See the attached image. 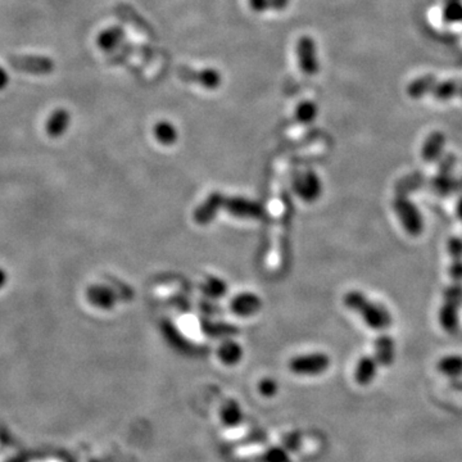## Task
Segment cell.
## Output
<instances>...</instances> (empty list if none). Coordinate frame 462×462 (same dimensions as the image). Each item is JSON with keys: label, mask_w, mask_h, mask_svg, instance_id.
I'll return each mask as SVG.
<instances>
[{"label": "cell", "mask_w": 462, "mask_h": 462, "mask_svg": "<svg viewBox=\"0 0 462 462\" xmlns=\"http://www.w3.org/2000/svg\"><path fill=\"white\" fill-rule=\"evenodd\" d=\"M290 370L298 375L315 377L325 372L330 366V358L325 353H310L297 356L290 361Z\"/></svg>", "instance_id": "obj_5"}, {"label": "cell", "mask_w": 462, "mask_h": 462, "mask_svg": "<svg viewBox=\"0 0 462 462\" xmlns=\"http://www.w3.org/2000/svg\"><path fill=\"white\" fill-rule=\"evenodd\" d=\"M220 210H226L239 219L260 220L265 217V208L258 202L243 197H227L212 193L194 212V220L199 225H207L216 217Z\"/></svg>", "instance_id": "obj_1"}, {"label": "cell", "mask_w": 462, "mask_h": 462, "mask_svg": "<svg viewBox=\"0 0 462 462\" xmlns=\"http://www.w3.org/2000/svg\"><path fill=\"white\" fill-rule=\"evenodd\" d=\"M153 131H154L156 139L163 145H172V144L176 143L177 138H179L176 127L168 121H160L154 126Z\"/></svg>", "instance_id": "obj_18"}, {"label": "cell", "mask_w": 462, "mask_h": 462, "mask_svg": "<svg viewBox=\"0 0 462 462\" xmlns=\"http://www.w3.org/2000/svg\"><path fill=\"white\" fill-rule=\"evenodd\" d=\"M231 311L239 316H252L262 308V301L258 295L242 293L231 301Z\"/></svg>", "instance_id": "obj_11"}, {"label": "cell", "mask_w": 462, "mask_h": 462, "mask_svg": "<svg viewBox=\"0 0 462 462\" xmlns=\"http://www.w3.org/2000/svg\"><path fill=\"white\" fill-rule=\"evenodd\" d=\"M125 35V30L121 26H108L97 35L95 44L103 53H112L124 42Z\"/></svg>", "instance_id": "obj_9"}, {"label": "cell", "mask_w": 462, "mask_h": 462, "mask_svg": "<svg viewBox=\"0 0 462 462\" xmlns=\"http://www.w3.org/2000/svg\"><path fill=\"white\" fill-rule=\"evenodd\" d=\"M345 304L361 315L363 321L374 330H386L392 325V315L381 304L370 301L366 295L353 290L345 295Z\"/></svg>", "instance_id": "obj_3"}, {"label": "cell", "mask_w": 462, "mask_h": 462, "mask_svg": "<svg viewBox=\"0 0 462 462\" xmlns=\"http://www.w3.org/2000/svg\"><path fill=\"white\" fill-rule=\"evenodd\" d=\"M439 324L445 331L449 334H454L459 327H460V319H459V307L454 304L445 303L442 304L439 310Z\"/></svg>", "instance_id": "obj_14"}, {"label": "cell", "mask_w": 462, "mask_h": 462, "mask_svg": "<svg viewBox=\"0 0 462 462\" xmlns=\"http://www.w3.org/2000/svg\"><path fill=\"white\" fill-rule=\"evenodd\" d=\"M438 370L449 378L460 377L462 374V357L457 354L445 356L438 362Z\"/></svg>", "instance_id": "obj_20"}, {"label": "cell", "mask_w": 462, "mask_h": 462, "mask_svg": "<svg viewBox=\"0 0 462 462\" xmlns=\"http://www.w3.org/2000/svg\"><path fill=\"white\" fill-rule=\"evenodd\" d=\"M395 358V345L393 338L380 336L375 340V360L381 366H390Z\"/></svg>", "instance_id": "obj_12"}, {"label": "cell", "mask_w": 462, "mask_h": 462, "mask_svg": "<svg viewBox=\"0 0 462 462\" xmlns=\"http://www.w3.org/2000/svg\"><path fill=\"white\" fill-rule=\"evenodd\" d=\"M378 365L375 357H370V356L362 357L361 360L357 362L356 371H354L356 381L360 386H369L370 383H372V380L377 377Z\"/></svg>", "instance_id": "obj_13"}, {"label": "cell", "mask_w": 462, "mask_h": 462, "mask_svg": "<svg viewBox=\"0 0 462 462\" xmlns=\"http://www.w3.org/2000/svg\"><path fill=\"white\" fill-rule=\"evenodd\" d=\"M261 395L272 397L277 393V383L274 379H263L260 383Z\"/></svg>", "instance_id": "obj_28"}, {"label": "cell", "mask_w": 462, "mask_h": 462, "mask_svg": "<svg viewBox=\"0 0 462 462\" xmlns=\"http://www.w3.org/2000/svg\"><path fill=\"white\" fill-rule=\"evenodd\" d=\"M10 81H12V77H10L8 69L3 65H0V92L8 89Z\"/></svg>", "instance_id": "obj_29"}, {"label": "cell", "mask_w": 462, "mask_h": 462, "mask_svg": "<svg viewBox=\"0 0 462 462\" xmlns=\"http://www.w3.org/2000/svg\"><path fill=\"white\" fill-rule=\"evenodd\" d=\"M456 213H457V217L461 220L462 221V197L459 199L457 202V207H456Z\"/></svg>", "instance_id": "obj_32"}, {"label": "cell", "mask_w": 462, "mask_h": 462, "mask_svg": "<svg viewBox=\"0 0 462 462\" xmlns=\"http://www.w3.org/2000/svg\"><path fill=\"white\" fill-rule=\"evenodd\" d=\"M242 416H243L242 409L234 401H229L221 410V420L227 427L238 425L242 420Z\"/></svg>", "instance_id": "obj_21"}, {"label": "cell", "mask_w": 462, "mask_h": 462, "mask_svg": "<svg viewBox=\"0 0 462 462\" xmlns=\"http://www.w3.org/2000/svg\"><path fill=\"white\" fill-rule=\"evenodd\" d=\"M270 0H249V6L253 12L262 13L269 8Z\"/></svg>", "instance_id": "obj_30"}, {"label": "cell", "mask_w": 462, "mask_h": 462, "mask_svg": "<svg viewBox=\"0 0 462 462\" xmlns=\"http://www.w3.org/2000/svg\"><path fill=\"white\" fill-rule=\"evenodd\" d=\"M297 57L299 67L303 74L307 76H315L319 74L320 62L317 58L316 44L311 36H302L297 42Z\"/></svg>", "instance_id": "obj_7"}, {"label": "cell", "mask_w": 462, "mask_h": 462, "mask_svg": "<svg viewBox=\"0 0 462 462\" xmlns=\"http://www.w3.org/2000/svg\"><path fill=\"white\" fill-rule=\"evenodd\" d=\"M449 277L452 283H462V254L451 256Z\"/></svg>", "instance_id": "obj_26"}, {"label": "cell", "mask_w": 462, "mask_h": 462, "mask_svg": "<svg viewBox=\"0 0 462 462\" xmlns=\"http://www.w3.org/2000/svg\"><path fill=\"white\" fill-rule=\"evenodd\" d=\"M425 184V176L421 172H415V174H410L404 179H401L397 186H395V194L401 195V197H407L409 194L416 192L418 189H420L422 185Z\"/></svg>", "instance_id": "obj_16"}, {"label": "cell", "mask_w": 462, "mask_h": 462, "mask_svg": "<svg viewBox=\"0 0 462 462\" xmlns=\"http://www.w3.org/2000/svg\"><path fill=\"white\" fill-rule=\"evenodd\" d=\"M445 135L440 131H434L429 135L422 145L421 149V157L422 160L428 163H433L442 158L443 151H445Z\"/></svg>", "instance_id": "obj_10"}, {"label": "cell", "mask_w": 462, "mask_h": 462, "mask_svg": "<svg viewBox=\"0 0 462 462\" xmlns=\"http://www.w3.org/2000/svg\"><path fill=\"white\" fill-rule=\"evenodd\" d=\"M290 0H270L269 7L275 9L277 12H281L289 6Z\"/></svg>", "instance_id": "obj_31"}, {"label": "cell", "mask_w": 462, "mask_h": 462, "mask_svg": "<svg viewBox=\"0 0 462 462\" xmlns=\"http://www.w3.org/2000/svg\"><path fill=\"white\" fill-rule=\"evenodd\" d=\"M407 95L412 99L433 97L437 101L462 99V80H439L436 76H420L407 86Z\"/></svg>", "instance_id": "obj_2"}, {"label": "cell", "mask_w": 462, "mask_h": 462, "mask_svg": "<svg viewBox=\"0 0 462 462\" xmlns=\"http://www.w3.org/2000/svg\"><path fill=\"white\" fill-rule=\"evenodd\" d=\"M454 165H456V157L454 154H443L442 158L439 160L438 165V172L439 174H452L454 172Z\"/></svg>", "instance_id": "obj_27"}, {"label": "cell", "mask_w": 462, "mask_h": 462, "mask_svg": "<svg viewBox=\"0 0 462 462\" xmlns=\"http://www.w3.org/2000/svg\"><path fill=\"white\" fill-rule=\"evenodd\" d=\"M180 80L188 84L201 85L206 89H217L222 83V76L216 68H202L194 69L190 67H179L176 71Z\"/></svg>", "instance_id": "obj_6"}, {"label": "cell", "mask_w": 462, "mask_h": 462, "mask_svg": "<svg viewBox=\"0 0 462 462\" xmlns=\"http://www.w3.org/2000/svg\"><path fill=\"white\" fill-rule=\"evenodd\" d=\"M317 106L311 101H304L299 103L295 108V118L301 124H311L315 118L317 117Z\"/></svg>", "instance_id": "obj_23"}, {"label": "cell", "mask_w": 462, "mask_h": 462, "mask_svg": "<svg viewBox=\"0 0 462 462\" xmlns=\"http://www.w3.org/2000/svg\"><path fill=\"white\" fill-rule=\"evenodd\" d=\"M442 18L445 24H462V0H443Z\"/></svg>", "instance_id": "obj_19"}, {"label": "cell", "mask_w": 462, "mask_h": 462, "mask_svg": "<svg viewBox=\"0 0 462 462\" xmlns=\"http://www.w3.org/2000/svg\"><path fill=\"white\" fill-rule=\"evenodd\" d=\"M393 208L402 222L404 230L412 236H420L424 230V220L421 216L420 211L407 198L395 195L393 201Z\"/></svg>", "instance_id": "obj_4"}, {"label": "cell", "mask_w": 462, "mask_h": 462, "mask_svg": "<svg viewBox=\"0 0 462 462\" xmlns=\"http://www.w3.org/2000/svg\"><path fill=\"white\" fill-rule=\"evenodd\" d=\"M293 189L295 194L306 202H315L322 193V183L319 175L313 171H306L298 174L293 180Z\"/></svg>", "instance_id": "obj_8"}, {"label": "cell", "mask_w": 462, "mask_h": 462, "mask_svg": "<svg viewBox=\"0 0 462 462\" xmlns=\"http://www.w3.org/2000/svg\"><path fill=\"white\" fill-rule=\"evenodd\" d=\"M203 293L211 298H221L227 293V284L219 277H211L204 281Z\"/></svg>", "instance_id": "obj_22"}, {"label": "cell", "mask_w": 462, "mask_h": 462, "mask_svg": "<svg viewBox=\"0 0 462 462\" xmlns=\"http://www.w3.org/2000/svg\"><path fill=\"white\" fill-rule=\"evenodd\" d=\"M220 360L227 366L236 365L243 357V349L239 343L234 340L224 342L219 349Z\"/></svg>", "instance_id": "obj_17"}, {"label": "cell", "mask_w": 462, "mask_h": 462, "mask_svg": "<svg viewBox=\"0 0 462 462\" xmlns=\"http://www.w3.org/2000/svg\"><path fill=\"white\" fill-rule=\"evenodd\" d=\"M68 118H69V115L66 110H56L49 117V121H48V129H49V133H60L63 131L68 124Z\"/></svg>", "instance_id": "obj_24"}, {"label": "cell", "mask_w": 462, "mask_h": 462, "mask_svg": "<svg viewBox=\"0 0 462 462\" xmlns=\"http://www.w3.org/2000/svg\"><path fill=\"white\" fill-rule=\"evenodd\" d=\"M445 303L454 304L460 308L462 304V283H451L443 292Z\"/></svg>", "instance_id": "obj_25"}, {"label": "cell", "mask_w": 462, "mask_h": 462, "mask_svg": "<svg viewBox=\"0 0 462 462\" xmlns=\"http://www.w3.org/2000/svg\"><path fill=\"white\" fill-rule=\"evenodd\" d=\"M430 188L438 197H448L454 193L459 188L457 180L452 176V174H439L430 180Z\"/></svg>", "instance_id": "obj_15"}]
</instances>
